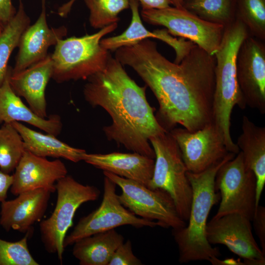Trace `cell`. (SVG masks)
I'll return each instance as SVG.
<instances>
[{
	"label": "cell",
	"instance_id": "35",
	"mask_svg": "<svg viewBox=\"0 0 265 265\" xmlns=\"http://www.w3.org/2000/svg\"><path fill=\"white\" fill-rule=\"evenodd\" d=\"M142 9H162L170 6L171 0H137Z\"/></svg>",
	"mask_w": 265,
	"mask_h": 265
},
{
	"label": "cell",
	"instance_id": "3",
	"mask_svg": "<svg viewBox=\"0 0 265 265\" xmlns=\"http://www.w3.org/2000/svg\"><path fill=\"white\" fill-rule=\"evenodd\" d=\"M235 154L229 152L221 161L207 169L197 173L187 171L192 192L188 224L173 229L172 235L179 250L181 264L197 261H209L221 254L217 248L212 247L206 237V228L210 212L220 199L216 192L215 178L218 170Z\"/></svg>",
	"mask_w": 265,
	"mask_h": 265
},
{
	"label": "cell",
	"instance_id": "24",
	"mask_svg": "<svg viewBox=\"0 0 265 265\" xmlns=\"http://www.w3.org/2000/svg\"><path fill=\"white\" fill-rule=\"evenodd\" d=\"M124 237L115 229L81 238L73 245L72 253L80 265H108Z\"/></svg>",
	"mask_w": 265,
	"mask_h": 265
},
{
	"label": "cell",
	"instance_id": "6",
	"mask_svg": "<svg viewBox=\"0 0 265 265\" xmlns=\"http://www.w3.org/2000/svg\"><path fill=\"white\" fill-rule=\"evenodd\" d=\"M156 160L148 187L160 189L173 199L181 218L187 221L192 192L187 168L177 143L169 132L149 140Z\"/></svg>",
	"mask_w": 265,
	"mask_h": 265
},
{
	"label": "cell",
	"instance_id": "5",
	"mask_svg": "<svg viewBox=\"0 0 265 265\" xmlns=\"http://www.w3.org/2000/svg\"><path fill=\"white\" fill-rule=\"evenodd\" d=\"M117 23L92 34L60 39L51 54L52 79L57 83L87 80L102 70L110 56L100 44L101 40L117 27Z\"/></svg>",
	"mask_w": 265,
	"mask_h": 265
},
{
	"label": "cell",
	"instance_id": "9",
	"mask_svg": "<svg viewBox=\"0 0 265 265\" xmlns=\"http://www.w3.org/2000/svg\"><path fill=\"white\" fill-rule=\"evenodd\" d=\"M122 190L118 195L121 204L137 216L157 221L159 226L172 229L183 228L186 222L179 215L169 194L160 189H151L133 180L103 171Z\"/></svg>",
	"mask_w": 265,
	"mask_h": 265
},
{
	"label": "cell",
	"instance_id": "29",
	"mask_svg": "<svg viewBox=\"0 0 265 265\" xmlns=\"http://www.w3.org/2000/svg\"><path fill=\"white\" fill-rule=\"evenodd\" d=\"M89 10L90 26L101 29L119 20V14L130 7L129 0H83Z\"/></svg>",
	"mask_w": 265,
	"mask_h": 265
},
{
	"label": "cell",
	"instance_id": "39",
	"mask_svg": "<svg viewBox=\"0 0 265 265\" xmlns=\"http://www.w3.org/2000/svg\"><path fill=\"white\" fill-rule=\"evenodd\" d=\"M3 28V27L0 25V33L1 32V31H2V30Z\"/></svg>",
	"mask_w": 265,
	"mask_h": 265
},
{
	"label": "cell",
	"instance_id": "13",
	"mask_svg": "<svg viewBox=\"0 0 265 265\" xmlns=\"http://www.w3.org/2000/svg\"><path fill=\"white\" fill-rule=\"evenodd\" d=\"M169 132L178 145L187 171L201 172L229 153L213 122L195 132L175 128Z\"/></svg>",
	"mask_w": 265,
	"mask_h": 265
},
{
	"label": "cell",
	"instance_id": "33",
	"mask_svg": "<svg viewBox=\"0 0 265 265\" xmlns=\"http://www.w3.org/2000/svg\"><path fill=\"white\" fill-rule=\"evenodd\" d=\"M16 10L11 0H0V25L3 27L13 18Z\"/></svg>",
	"mask_w": 265,
	"mask_h": 265
},
{
	"label": "cell",
	"instance_id": "37",
	"mask_svg": "<svg viewBox=\"0 0 265 265\" xmlns=\"http://www.w3.org/2000/svg\"><path fill=\"white\" fill-rule=\"evenodd\" d=\"M77 0H69L68 2L60 6L57 10V14L62 17H65L68 15L71 8Z\"/></svg>",
	"mask_w": 265,
	"mask_h": 265
},
{
	"label": "cell",
	"instance_id": "1",
	"mask_svg": "<svg viewBox=\"0 0 265 265\" xmlns=\"http://www.w3.org/2000/svg\"><path fill=\"white\" fill-rule=\"evenodd\" d=\"M115 58L134 70L153 92L159 105L155 116L167 132L177 125L195 132L213 122L214 55L195 45L177 64L146 39L118 49Z\"/></svg>",
	"mask_w": 265,
	"mask_h": 265
},
{
	"label": "cell",
	"instance_id": "38",
	"mask_svg": "<svg viewBox=\"0 0 265 265\" xmlns=\"http://www.w3.org/2000/svg\"><path fill=\"white\" fill-rule=\"evenodd\" d=\"M171 0L172 2V5H173V6L177 7V8H183V4L185 0Z\"/></svg>",
	"mask_w": 265,
	"mask_h": 265
},
{
	"label": "cell",
	"instance_id": "25",
	"mask_svg": "<svg viewBox=\"0 0 265 265\" xmlns=\"http://www.w3.org/2000/svg\"><path fill=\"white\" fill-rule=\"evenodd\" d=\"M30 23V18L20 0L18 11L3 27L0 34V87L6 77L11 54L18 47L21 35Z\"/></svg>",
	"mask_w": 265,
	"mask_h": 265
},
{
	"label": "cell",
	"instance_id": "11",
	"mask_svg": "<svg viewBox=\"0 0 265 265\" xmlns=\"http://www.w3.org/2000/svg\"><path fill=\"white\" fill-rule=\"evenodd\" d=\"M116 185L105 176L103 198L100 206L86 216L81 217L71 233L66 236L64 248L84 237L114 229L123 225L137 228L159 226L157 221L137 216L120 203L116 193Z\"/></svg>",
	"mask_w": 265,
	"mask_h": 265
},
{
	"label": "cell",
	"instance_id": "28",
	"mask_svg": "<svg viewBox=\"0 0 265 265\" xmlns=\"http://www.w3.org/2000/svg\"><path fill=\"white\" fill-rule=\"evenodd\" d=\"M236 19L250 35L265 41V0H236Z\"/></svg>",
	"mask_w": 265,
	"mask_h": 265
},
{
	"label": "cell",
	"instance_id": "15",
	"mask_svg": "<svg viewBox=\"0 0 265 265\" xmlns=\"http://www.w3.org/2000/svg\"><path fill=\"white\" fill-rule=\"evenodd\" d=\"M67 172L65 165L60 159L49 160L25 150L13 175L10 191L16 196L36 189L53 193L56 183Z\"/></svg>",
	"mask_w": 265,
	"mask_h": 265
},
{
	"label": "cell",
	"instance_id": "7",
	"mask_svg": "<svg viewBox=\"0 0 265 265\" xmlns=\"http://www.w3.org/2000/svg\"><path fill=\"white\" fill-rule=\"evenodd\" d=\"M57 199L55 208L48 218L39 224L41 239L46 250L57 254L62 263L63 241L73 225L75 213L83 203L97 200L100 194L96 186L84 185L67 175L55 184Z\"/></svg>",
	"mask_w": 265,
	"mask_h": 265
},
{
	"label": "cell",
	"instance_id": "32",
	"mask_svg": "<svg viewBox=\"0 0 265 265\" xmlns=\"http://www.w3.org/2000/svg\"><path fill=\"white\" fill-rule=\"evenodd\" d=\"M256 233L260 240L261 249L265 254V208L257 207L252 221Z\"/></svg>",
	"mask_w": 265,
	"mask_h": 265
},
{
	"label": "cell",
	"instance_id": "14",
	"mask_svg": "<svg viewBox=\"0 0 265 265\" xmlns=\"http://www.w3.org/2000/svg\"><path fill=\"white\" fill-rule=\"evenodd\" d=\"M237 77L246 106L265 113V41L249 35L237 58Z\"/></svg>",
	"mask_w": 265,
	"mask_h": 265
},
{
	"label": "cell",
	"instance_id": "10",
	"mask_svg": "<svg viewBox=\"0 0 265 265\" xmlns=\"http://www.w3.org/2000/svg\"><path fill=\"white\" fill-rule=\"evenodd\" d=\"M141 16L146 23L165 27L172 35L192 42L212 55L217 52L225 28L205 21L184 8L171 6L142 9Z\"/></svg>",
	"mask_w": 265,
	"mask_h": 265
},
{
	"label": "cell",
	"instance_id": "22",
	"mask_svg": "<svg viewBox=\"0 0 265 265\" xmlns=\"http://www.w3.org/2000/svg\"><path fill=\"white\" fill-rule=\"evenodd\" d=\"M241 130L237 145L245 164L256 178L257 207L265 185V127L256 125L248 117L243 115Z\"/></svg>",
	"mask_w": 265,
	"mask_h": 265
},
{
	"label": "cell",
	"instance_id": "30",
	"mask_svg": "<svg viewBox=\"0 0 265 265\" xmlns=\"http://www.w3.org/2000/svg\"><path fill=\"white\" fill-rule=\"evenodd\" d=\"M31 231L20 240L11 242L0 238V265H38L30 254L27 238Z\"/></svg>",
	"mask_w": 265,
	"mask_h": 265
},
{
	"label": "cell",
	"instance_id": "8",
	"mask_svg": "<svg viewBox=\"0 0 265 265\" xmlns=\"http://www.w3.org/2000/svg\"><path fill=\"white\" fill-rule=\"evenodd\" d=\"M214 184L221 201L213 218L236 213L252 221L257 208L256 178L245 164L240 151L219 168Z\"/></svg>",
	"mask_w": 265,
	"mask_h": 265
},
{
	"label": "cell",
	"instance_id": "34",
	"mask_svg": "<svg viewBox=\"0 0 265 265\" xmlns=\"http://www.w3.org/2000/svg\"><path fill=\"white\" fill-rule=\"evenodd\" d=\"M13 180V175H9L0 170V204L6 200L8 190L12 186Z\"/></svg>",
	"mask_w": 265,
	"mask_h": 265
},
{
	"label": "cell",
	"instance_id": "26",
	"mask_svg": "<svg viewBox=\"0 0 265 265\" xmlns=\"http://www.w3.org/2000/svg\"><path fill=\"white\" fill-rule=\"evenodd\" d=\"M183 8L205 21L225 27L236 19V0H185Z\"/></svg>",
	"mask_w": 265,
	"mask_h": 265
},
{
	"label": "cell",
	"instance_id": "36",
	"mask_svg": "<svg viewBox=\"0 0 265 265\" xmlns=\"http://www.w3.org/2000/svg\"><path fill=\"white\" fill-rule=\"evenodd\" d=\"M209 262L213 265H245L243 262L240 259L236 260L234 258H228L224 260H219L218 257H213Z\"/></svg>",
	"mask_w": 265,
	"mask_h": 265
},
{
	"label": "cell",
	"instance_id": "27",
	"mask_svg": "<svg viewBox=\"0 0 265 265\" xmlns=\"http://www.w3.org/2000/svg\"><path fill=\"white\" fill-rule=\"evenodd\" d=\"M25 151L20 134L11 123L0 128V169L9 174L15 169Z\"/></svg>",
	"mask_w": 265,
	"mask_h": 265
},
{
	"label": "cell",
	"instance_id": "12",
	"mask_svg": "<svg viewBox=\"0 0 265 265\" xmlns=\"http://www.w3.org/2000/svg\"><path fill=\"white\" fill-rule=\"evenodd\" d=\"M251 221L236 213L212 219L207 223L206 237L210 244L225 245L243 259L245 265H264L265 254L256 241Z\"/></svg>",
	"mask_w": 265,
	"mask_h": 265
},
{
	"label": "cell",
	"instance_id": "23",
	"mask_svg": "<svg viewBox=\"0 0 265 265\" xmlns=\"http://www.w3.org/2000/svg\"><path fill=\"white\" fill-rule=\"evenodd\" d=\"M22 137L26 151L42 157L61 158L74 162L83 160L86 151L72 147L56 136L33 130L19 122L11 123Z\"/></svg>",
	"mask_w": 265,
	"mask_h": 265
},
{
	"label": "cell",
	"instance_id": "19",
	"mask_svg": "<svg viewBox=\"0 0 265 265\" xmlns=\"http://www.w3.org/2000/svg\"><path fill=\"white\" fill-rule=\"evenodd\" d=\"M83 160L103 171L133 180L147 187L153 176L155 164L153 159L134 152L106 154L86 153Z\"/></svg>",
	"mask_w": 265,
	"mask_h": 265
},
{
	"label": "cell",
	"instance_id": "4",
	"mask_svg": "<svg viewBox=\"0 0 265 265\" xmlns=\"http://www.w3.org/2000/svg\"><path fill=\"white\" fill-rule=\"evenodd\" d=\"M245 25L236 19L226 26L220 46L214 54L215 88L213 123L229 152L238 154L239 149L230 134L231 117L234 106L246 107L237 77V58L243 41L249 35Z\"/></svg>",
	"mask_w": 265,
	"mask_h": 265
},
{
	"label": "cell",
	"instance_id": "17",
	"mask_svg": "<svg viewBox=\"0 0 265 265\" xmlns=\"http://www.w3.org/2000/svg\"><path fill=\"white\" fill-rule=\"evenodd\" d=\"M51 193L44 189L23 192L1 204L0 225L6 231L12 229L26 233L41 220L46 213Z\"/></svg>",
	"mask_w": 265,
	"mask_h": 265
},
{
	"label": "cell",
	"instance_id": "18",
	"mask_svg": "<svg viewBox=\"0 0 265 265\" xmlns=\"http://www.w3.org/2000/svg\"><path fill=\"white\" fill-rule=\"evenodd\" d=\"M51 54L16 73L11 74L9 82L14 92L23 97L38 116L47 118L46 86L53 73ZM12 71V70H11Z\"/></svg>",
	"mask_w": 265,
	"mask_h": 265
},
{
	"label": "cell",
	"instance_id": "16",
	"mask_svg": "<svg viewBox=\"0 0 265 265\" xmlns=\"http://www.w3.org/2000/svg\"><path fill=\"white\" fill-rule=\"evenodd\" d=\"M65 26L49 27L47 17L46 1L42 0L41 11L35 23L29 25L21 36L19 51L12 73L21 71L39 62L48 55V50L66 36Z\"/></svg>",
	"mask_w": 265,
	"mask_h": 265
},
{
	"label": "cell",
	"instance_id": "2",
	"mask_svg": "<svg viewBox=\"0 0 265 265\" xmlns=\"http://www.w3.org/2000/svg\"><path fill=\"white\" fill-rule=\"evenodd\" d=\"M87 80L83 90L85 101L93 107L103 108L111 118V124L103 128L107 139L155 159L149 140L168 132L147 101V86H139L111 55L105 67Z\"/></svg>",
	"mask_w": 265,
	"mask_h": 265
},
{
	"label": "cell",
	"instance_id": "20",
	"mask_svg": "<svg viewBox=\"0 0 265 265\" xmlns=\"http://www.w3.org/2000/svg\"><path fill=\"white\" fill-rule=\"evenodd\" d=\"M11 70L8 68L0 87V124L24 122L57 136L62 128L61 117L57 114H52L47 118H43L27 107L10 85L9 76Z\"/></svg>",
	"mask_w": 265,
	"mask_h": 265
},
{
	"label": "cell",
	"instance_id": "21",
	"mask_svg": "<svg viewBox=\"0 0 265 265\" xmlns=\"http://www.w3.org/2000/svg\"><path fill=\"white\" fill-rule=\"evenodd\" d=\"M129 1L132 11L130 25L121 34L103 38L100 44L104 49L116 51L121 47L136 44L144 39L154 38L168 44L174 50L176 54L184 51L186 46V42L184 38L174 37L165 28L157 29L153 31H149L142 24L139 13L138 1L137 0Z\"/></svg>",
	"mask_w": 265,
	"mask_h": 265
},
{
	"label": "cell",
	"instance_id": "31",
	"mask_svg": "<svg viewBox=\"0 0 265 265\" xmlns=\"http://www.w3.org/2000/svg\"><path fill=\"white\" fill-rule=\"evenodd\" d=\"M141 261L133 253L132 242L127 240L114 252L108 265H140Z\"/></svg>",
	"mask_w": 265,
	"mask_h": 265
}]
</instances>
